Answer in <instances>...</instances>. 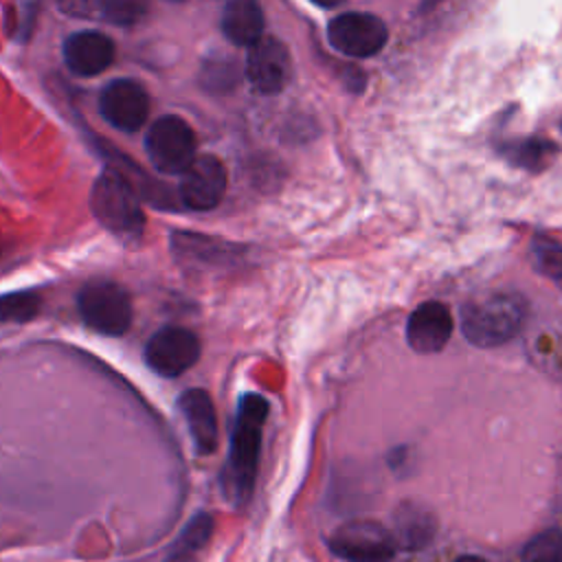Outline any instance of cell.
<instances>
[{"mask_svg":"<svg viewBox=\"0 0 562 562\" xmlns=\"http://www.w3.org/2000/svg\"><path fill=\"white\" fill-rule=\"evenodd\" d=\"M386 24L373 13L349 11L334 18L327 26L329 44L349 57H371L386 44Z\"/></svg>","mask_w":562,"mask_h":562,"instance_id":"cell-7","label":"cell"},{"mask_svg":"<svg viewBox=\"0 0 562 562\" xmlns=\"http://www.w3.org/2000/svg\"><path fill=\"white\" fill-rule=\"evenodd\" d=\"M520 562H562V531L547 529L522 549Z\"/></svg>","mask_w":562,"mask_h":562,"instance_id":"cell-22","label":"cell"},{"mask_svg":"<svg viewBox=\"0 0 562 562\" xmlns=\"http://www.w3.org/2000/svg\"><path fill=\"white\" fill-rule=\"evenodd\" d=\"M114 59V44L108 35L97 31H79L64 44L66 66L81 77H92L105 70Z\"/></svg>","mask_w":562,"mask_h":562,"instance_id":"cell-13","label":"cell"},{"mask_svg":"<svg viewBox=\"0 0 562 562\" xmlns=\"http://www.w3.org/2000/svg\"><path fill=\"white\" fill-rule=\"evenodd\" d=\"M226 191V169L215 156H195L180 178V200L187 209L211 211Z\"/></svg>","mask_w":562,"mask_h":562,"instance_id":"cell-9","label":"cell"},{"mask_svg":"<svg viewBox=\"0 0 562 562\" xmlns=\"http://www.w3.org/2000/svg\"><path fill=\"white\" fill-rule=\"evenodd\" d=\"M527 316V303L516 292H487L463 305L461 329L474 347H498L512 340Z\"/></svg>","mask_w":562,"mask_h":562,"instance_id":"cell-2","label":"cell"},{"mask_svg":"<svg viewBox=\"0 0 562 562\" xmlns=\"http://www.w3.org/2000/svg\"><path fill=\"white\" fill-rule=\"evenodd\" d=\"M555 154V145L549 143L547 138H525L520 143H516L512 149H507V156L525 167V169H540L551 156Z\"/></svg>","mask_w":562,"mask_h":562,"instance_id":"cell-21","label":"cell"},{"mask_svg":"<svg viewBox=\"0 0 562 562\" xmlns=\"http://www.w3.org/2000/svg\"><path fill=\"white\" fill-rule=\"evenodd\" d=\"M391 533L395 538V544H402L406 549H419L432 540V518L417 505H404L397 512L395 529Z\"/></svg>","mask_w":562,"mask_h":562,"instance_id":"cell-18","label":"cell"},{"mask_svg":"<svg viewBox=\"0 0 562 562\" xmlns=\"http://www.w3.org/2000/svg\"><path fill=\"white\" fill-rule=\"evenodd\" d=\"M268 411V400L257 393H246L237 404L228 459L222 472V490L231 503L241 505L252 494Z\"/></svg>","mask_w":562,"mask_h":562,"instance_id":"cell-1","label":"cell"},{"mask_svg":"<svg viewBox=\"0 0 562 562\" xmlns=\"http://www.w3.org/2000/svg\"><path fill=\"white\" fill-rule=\"evenodd\" d=\"M222 31L237 46H252L263 35L259 0H228L222 13Z\"/></svg>","mask_w":562,"mask_h":562,"instance_id":"cell-15","label":"cell"},{"mask_svg":"<svg viewBox=\"0 0 562 562\" xmlns=\"http://www.w3.org/2000/svg\"><path fill=\"white\" fill-rule=\"evenodd\" d=\"M314 4H318V7H325V9H331V7H336V4H340L342 0H312Z\"/></svg>","mask_w":562,"mask_h":562,"instance_id":"cell-25","label":"cell"},{"mask_svg":"<svg viewBox=\"0 0 562 562\" xmlns=\"http://www.w3.org/2000/svg\"><path fill=\"white\" fill-rule=\"evenodd\" d=\"M145 149L162 173H182L195 158V134L180 116H160L147 132Z\"/></svg>","mask_w":562,"mask_h":562,"instance_id":"cell-5","label":"cell"},{"mask_svg":"<svg viewBox=\"0 0 562 562\" xmlns=\"http://www.w3.org/2000/svg\"><path fill=\"white\" fill-rule=\"evenodd\" d=\"M211 533H213V516L206 512H198L180 531L178 540L171 544L162 562H198L200 553L211 540Z\"/></svg>","mask_w":562,"mask_h":562,"instance_id":"cell-17","label":"cell"},{"mask_svg":"<svg viewBox=\"0 0 562 562\" xmlns=\"http://www.w3.org/2000/svg\"><path fill=\"white\" fill-rule=\"evenodd\" d=\"M200 358V340L191 329L162 327L145 345V362L165 378H176L191 369Z\"/></svg>","mask_w":562,"mask_h":562,"instance_id":"cell-8","label":"cell"},{"mask_svg":"<svg viewBox=\"0 0 562 562\" xmlns=\"http://www.w3.org/2000/svg\"><path fill=\"white\" fill-rule=\"evenodd\" d=\"M329 549L347 562H391L395 555L393 533L373 520H353L334 531Z\"/></svg>","mask_w":562,"mask_h":562,"instance_id":"cell-6","label":"cell"},{"mask_svg":"<svg viewBox=\"0 0 562 562\" xmlns=\"http://www.w3.org/2000/svg\"><path fill=\"white\" fill-rule=\"evenodd\" d=\"M42 301L31 290L9 292L0 296V325L4 323H26L37 316Z\"/></svg>","mask_w":562,"mask_h":562,"instance_id":"cell-20","label":"cell"},{"mask_svg":"<svg viewBox=\"0 0 562 562\" xmlns=\"http://www.w3.org/2000/svg\"><path fill=\"white\" fill-rule=\"evenodd\" d=\"M101 0H59V9L64 13L70 15H79V18H90L99 11Z\"/></svg>","mask_w":562,"mask_h":562,"instance_id":"cell-24","label":"cell"},{"mask_svg":"<svg viewBox=\"0 0 562 562\" xmlns=\"http://www.w3.org/2000/svg\"><path fill=\"white\" fill-rule=\"evenodd\" d=\"M173 252L189 266H222L235 257V246L204 235H173Z\"/></svg>","mask_w":562,"mask_h":562,"instance_id":"cell-16","label":"cell"},{"mask_svg":"<svg viewBox=\"0 0 562 562\" xmlns=\"http://www.w3.org/2000/svg\"><path fill=\"white\" fill-rule=\"evenodd\" d=\"M99 11L108 22L130 26L147 13V0H101Z\"/></svg>","mask_w":562,"mask_h":562,"instance_id":"cell-23","label":"cell"},{"mask_svg":"<svg viewBox=\"0 0 562 562\" xmlns=\"http://www.w3.org/2000/svg\"><path fill=\"white\" fill-rule=\"evenodd\" d=\"M81 321L105 336H121L132 325V299L127 290L114 281H92L77 296Z\"/></svg>","mask_w":562,"mask_h":562,"instance_id":"cell-4","label":"cell"},{"mask_svg":"<svg viewBox=\"0 0 562 562\" xmlns=\"http://www.w3.org/2000/svg\"><path fill=\"white\" fill-rule=\"evenodd\" d=\"M454 562H487V560L481 558V555H461V558H457Z\"/></svg>","mask_w":562,"mask_h":562,"instance_id":"cell-26","label":"cell"},{"mask_svg":"<svg viewBox=\"0 0 562 562\" xmlns=\"http://www.w3.org/2000/svg\"><path fill=\"white\" fill-rule=\"evenodd\" d=\"M452 334V316L439 301L422 303L406 321V342L417 353H437Z\"/></svg>","mask_w":562,"mask_h":562,"instance_id":"cell-12","label":"cell"},{"mask_svg":"<svg viewBox=\"0 0 562 562\" xmlns=\"http://www.w3.org/2000/svg\"><path fill=\"white\" fill-rule=\"evenodd\" d=\"M99 105L103 119L123 132L140 130L149 114V97L134 79L110 81L101 92Z\"/></svg>","mask_w":562,"mask_h":562,"instance_id":"cell-10","label":"cell"},{"mask_svg":"<svg viewBox=\"0 0 562 562\" xmlns=\"http://www.w3.org/2000/svg\"><path fill=\"white\" fill-rule=\"evenodd\" d=\"M178 408L187 422L191 441L200 454H211L217 448V415L211 395L204 389H187Z\"/></svg>","mask_w":562,"mask_h":562,"instance_id":"cell-14","label":"cell"},{"mask_svg":"<svg viewBox=\"0 0 562 562\" xmlns=\"http://www.w3.org/2000/svg\"><path fill=\"white\" fill-rule=\"evenodd\" d=\"M529 255L536 272L562 288V244L551 237L536 235L531 239Z\"/></svg>","mask_w":562,"mask_h":562,"instance_id":"cell-19","label":"cell"},{"mask_svg":"<svg viewBox=\"0 0 562 562\" xmlns=\"http://www.w3.org/2000/svg\"><path fill=\"white\" fill-rule=\"evenodd\" d=\"M246 75L250 83L263 92H279L290 75V55L288 48L274 37H261L250 46L246 59Z\"/></svg>","mask_w":562,"mask_h":562,"instance_id":"cell-11","label":"cell"},{"mask_svg":"<svg viewBox=\"0 0 562 562\" xmlns=\"http://www.w3.org/2000/svg\"><path fill=\"white\" fill-rule=\"evenodd\" d=\"M92 211L97 220L121 239H136L143 233L145 217L140 211V202L136 189L130 184L125 176L114 171H105L97 178L92 198Z\"/></svg>","mask_w":562,"mask_h":562,"instance_id":"cell-3","label":"cell"}]
</instances>
